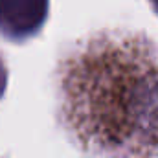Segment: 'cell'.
I'll return each mask as SVG.
<instances>
[{
	"instance_id": "obj_2",
	"label": "cell",
	"mask_w": 158,
	"mask_h": 158,
	"mask_svg": "<svg viewBox=\"0 0 158 158\" xmlns=\"http://www.w3.org/2000/svg\"><path fill=\"white\" fill-rule=\"evenodd\" d=\"M50 0H0V35L24 42L39 33L48 19Z\"/></svg>"
},
{
	"instance_id": "obj_4",
	"label": "cell",
	"mask_w": 158,
	"mask_h": 158,
	"mask_svg": "<svg viewBox=\"0 0 158 158\" xmlns=\"http://www.w3.org/2000/svg\"><path fill=\"white\" fill-rule=\"evenodd\" d=\"M147 2H149V6L153 7V11L158 15V0H147Z\"/></svg>"
},
{
	"instance_id": "obj_1",
	"label": "cell",
	"mask_w": 158,
	"mask_h": 158,
	"mask_svg": "<svg viewBox=\"0 0 158 158\" xmlns=\"http://www.w3.org/2000/svg\"><path fill=\"white\" fill-rule=\"evenodd\" d=\"M59 118L90 158L158 156V44L103 30L74 42L57 64Z\"/></svg>"
},
{
	"instance_id": "obj_3",
	"label": "cell",
	"mask_w": 158,
	"mask_h": 158,
	"mask_svg": "<svg viewBox=\"0 0 158 158\" xmlns=\"http://www.w3.org/2000/svg\"><path fill=\"white\" fill-rule=\"evenodd\" d=\"M6 83H7V70H6V64H4L2 55H0V98L6 90Z\"/></svg>"
}]
</instances>
